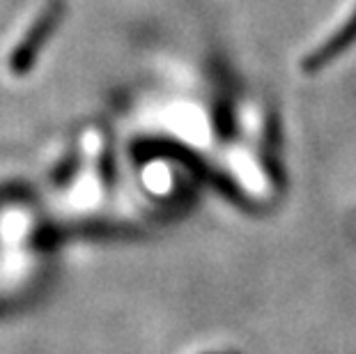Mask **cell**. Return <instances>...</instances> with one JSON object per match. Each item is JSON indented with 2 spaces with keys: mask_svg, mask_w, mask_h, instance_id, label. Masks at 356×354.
I'll list each match as a JSON object with an SVG mask.
<instances>
[{
  "mask_svg": "<svg viewBox=\"0 0 356 354\" xmlns=\"http://www.w3.org/2000/svg\"><path fill=\"white\" fill-rule=\"evenodd\" d=\"M356 40V12L352 14V19L347 21V26H343L338 30L336 35L331 37V40L324 44L322 49H317L313 56H308L306 58V63H304V70L306 72H315V70H320V67L324 65H329L333 58L340 56L343 51L350 47V44Z\"/></svg>",
  "mask_w": 356,
  "mask_h": 354,
  "instance_id": "obj_1",
  "label": "cell"
}]
</instances>
